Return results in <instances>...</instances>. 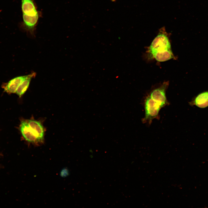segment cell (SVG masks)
Listing matches in <instances>:
<instances>
[{
  "label": "cell",
  "instance_id": "6da1fadb",
  "mask_svg": "<svg viewBox=\"0 0 208 208\" xmlns=\"http://www.w3.org/2000/svg\"><path fill=\"white\" fill-rule=\"evenodd\" d=\"M171 51V45L168 37L164 34H159L152 41L148 52L152 57L154 55Z\"/></svg>",
  "mask_w": 208,
  "mask_h": 208
},
{
  "label": "cell",
  "instance_id": "7a4b0ae2",
  "mask_svg": "<svg viewBox=\"0 0 208 208\" xmlns=\"http://www.w3.org/2000/svg\"><path fill=\"white\" fill-rule=\"evenodd\" d=\"M144 105L145 116L142 121L143 123H148L150 124L153 119L159 118V111L162 108L149 95L145 99Z\"/></svg>",
  "mask_w": 208,
  "mask_h": 208
},
{
  "label": "cell",
  "instance_id": "3957f363",
  "mask_svg": "<svg viewBox=\"0 0 208 208\" xmlns=\"http://www.w3.org/2000/svg\"><path fill=\"white\" fill-rule=\"evenodd\" d=\"M168 85V83L166 82L159 87L153 90L149 96L158 103L161 108L169 104L166 96V91Z\"/></svg>",
  "mask_w": 208,
  "mask_h": 208
},
{
  "label": "cell",
  "instance_id": "277c9868",
  "mask_svg": "<svg viewBox=\"0 0 208 208\" xmlns=\"http://www.w3.org/2000/svg\"><path fill=\"white\" fill-rule=\"evenodd\" d=\"M20 130L24 138L28 142L32 143L41 142L27 121H21Z\"/></svg>",
  "mask_w": 208,
  "mask_h": 208
},
{
  "label": "cell",
  "instance_id": "5b68a950",
  "mask_svg": "<svg viewBox=\"0 0 208 208\" xmlns=\"http://www.w3.org/2000/svg\"><path fill=\"white\" fill-rule=\"evenodd\" d=\"M23 14V28L31 34H33L39 17V14L33 16Z\"/></svg>",
  "mask_w": 208,
  "mask_h": 208
},
{
  "label": "cell",
  "instance_id": "8992f818",
  "mask_svg": "<svg viewBox=\"0 0 208 208\" xmlns=\"http://www.w3.org/2000/svg\"><path fill=\"white\" fill-rule=\"evenodd\" d=\"M26 76L27 75L18 76L12 79L8 82L3 83L2 88L8 93H15L19 85Z\"/></svg>",
  "mask_w": 208,
  "mask_h": 208
},
{
  "label": "cell",
  "instance_id": "52a82bcc",
  "mask_svg": "<svg viewBox=\"0 0 208 208\" xmlns=\"http://www.w3.org/2000/svg\"><path fill=\"white\" fill-rule=\"evenodd\" d=\"M27 121L40 142H43L44 132V127L41 123L39 121L33 119L28 120Z\"/></svg>",
  "mask_w": 208,
  "mask_h": 208
},
{
  "label": "cell",
  "instance_id": "ba28073f",
  "mask_svg": "<svg viewBox=\"0 0 208 208\" xmlns=\"http://www.w3.org/2000/svg\"><path fill=\"white\" fill-rule=\"evenodd\" d=\"M23 14L33 16L38 13L32 0H21Z\"/></svg>",
  "mask_w": 208,
  "mask_h": 208
},
{
  "label": "cell",
  "instance_id": "9c48e42d",
  "mask_svg": "<svg viewBox=\"0 0 208 208\" xmlns=\"http://www.w3.org/2000/svg\"><path fill=\"white\" fill-rule=\"evenodd\" d=\"M191 105H195L200 108L208 106V90L199 94L189 103Z\"/></svg>",
  "mask_w": 208,
  "mask_h": 208
},
{
  "label": "cell",
  "instance_id": "30bf717a",
  "mask_svg": "<svg viewBox=\"0 0 208 208\" xmlns=\"http://www.w3.org/2000/svg\"><path fill=\"white\" fill-rule=\"evenodd\" d=\"M36 75L35 72L27 75L26 78L19 85L16 93L20 97L26 92L29 87L31 79L34 77Z\"/></svg>",
  "mask_w": 208,
  "mask_h": 208
},
{
  "label": "cell",
  "instance_id": "8fae6325",
  "mask_svg": "<svg viewBox=\"0 0 208 208\" xmlns=\"http://www.w3.org/2000/svg\"><path fill=\"white\" fill-rule=\"evenodd\" d=\"M115 0H112V1H115Z\"/></svg>",
  "mask_w": 208,
  "mask_h": 208
}]
</instances>
